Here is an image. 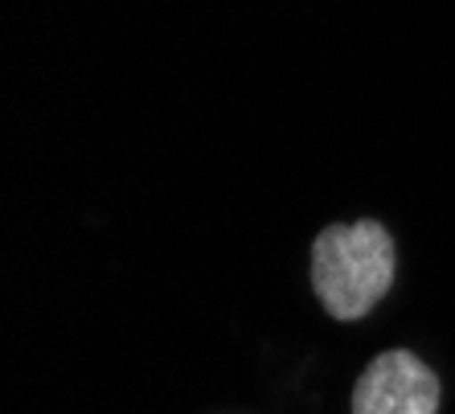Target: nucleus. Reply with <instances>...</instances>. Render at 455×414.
Listing matches in <instances>:
<instances>
[{
  "mask_svg": "<svg viewBox=\"0 0 455 414\" xmlns=\"http://www.w3.org/2000/svg\"><path fill=\"white\" fill-rule=\"evenodd\" d=\"M394 243L378 222L329 226L312 246V287L337 320H357L390 291Z\"/></svg>",
  "mask_w": 455,
  "mask_h": 414,
  "instance_id": "obj_1",
  "label": "nucleus"
},
{
  "mask_svg": "<svg viewBox=\"0 0 455 414\" xmlns=\"http://www.w3.org/2000/svg\"><path fill=\"white\" fill-rule=\"evenodd\" d=\"M439 382L414 353H381L353 390V414H435Z\"/></svg>",
  "mask_w": 455,
  "mask_h": 414,
  "instance_id": "obj_2",
  "label": "nucleus"
}]
</instances>
